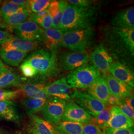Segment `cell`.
Instances as JSON below:
<instances>
[{
    "mask_svg": "<svg viewBox=\"0 0 134 134\" xmlns=\"http://www.w3.org/2000/svg\"><path fill=\"white\" fill-rule=\"evenodd\" d=\"M102 44L112 58L133 70L134 29L106 26L102 30Z\"/></svg>",
    "mask_w": 134,
    "mask_h": 134,
    "instance_id": "1",
    "label": "cell"
},
{
    "mask_svg": "<svg viewBox=\"0 0 134 134\" xmlns=\"http://www.w3.org/2000/svg\"><path fill=\"white\" fill-rule=\"evenodd\" d=\"M96 7H83L68 4L59 29L64 33L79 29L94 27L97 20Z\"/></svg>",
    "mask_w": 134,
    "mask_h": 134,
    "instance_id": "2",
    "label": "cell"
},
{
    "mask_svg": "<svg viewBox=\"0 0 134 134\" xmlns=\"http://www.w3.org/2000/svg\"><path fill=\"white\" fill-rule=\"evenodd\" d=\"M37 72V75L43 79L55 78L59 76L60 67L55 52L41 48L37 49L25 59Z\"/></svg>",
    "mask_w": 134,
    "mask_h": 134,
    "instance_id": "3",
    "label": "cell"
},
{
    "mask_svg": "<svg viewBox=\"0 0 134 134\" xmlns=\"http://www.w3.org/2000/svg\"><path fill=\"white\" fill-rule=\"evenodd\" d=\"M96 35L93 27L68 31L64 34L60 46L74 52L86 54L94 45Z\"/></svg>",
    "mask_w": 134,
    "mask_h": 134,
    "instance_id": "4",
    "label": "cell"
},
{
    "mask_svg": "<svg viewBox=\"0 0 134 134\" xmlns=\"http://www.w3.org/2000/svg\"><path fill=\"white\" fill-rule=\"evenodd\" d=\"M100 75V72L91 63H86L71 71L66 80L72 88H87Z\"/></svg>",
    "mask_w": 134,
    "mask_h": 134,
    "instance_id": "5",
    "label": "cell"
},
{
    "mask_svg": "<svg viewBox=\"0 0 134 134\" xmlns=\"http://www.w3.org/2000/svg\"><path fill=\"white\" fill-rule=\"evenodd\" d=\"M70 96L71 100L94 118L105 108V104L88 92L75 90Z\"/></svg>",
    "mask_w": 134,
    "mask_h": 134,
    "instance_id": "6",
    "label": "cell"
},
{
    "mask_svg": "<svg viewBox=\"0 0 134 134\" xmlns=\"http://www.w3.org/2000/svg\"><path fill=\"white\" fill-rule=\"evenodd\" d=\"M66 102V101L50 96L42 110L43 119L54 126L59 124L61 122Z\"/></svg>",
    "mask_w": 134,
    "mask_h": 134,
    "instance_id": "7",
    "label": "cell"
},
{
    "mask_svg": "<svg viewBox=\"0 0 134 134\" xmlns=\"http://www.w3.org/2000/svg\"><path fill=\"white\" fill-rule=\"evenodd\" d=\"M13 29L18 37L25 40L37 43L45 42L44 29L32 20H26Z\"/></svg>",
    "mask_w": 134,
    "mask_h": 134,
    "instance_id": "8",
    "label": "cell"
},
{
    "mask_svg": "<svg viewBox=\"0 0 134 134\" xmlns=\"http://www.w3.org/2000/svg\"><path fill=\"white\" fill-rule=\"evenodd\" d=\"M59 66L66 71H73L90 61L89 56L86 54L77 52H64L57 58Z\"/></svg>",
    "mask_w": 134,
    "mask_h": 134,
    "instance_id": "9",
    "label": "cell"
},
{
    "mask_svg": "<svg viewBox=\"0 0 134 134\" xmlns=\"http://www.w3.org/2000/svg\"><path fill=\"white\" fill-rule=\"evenodd\" d=\"M94 121V118L88 114L72 101L66 102L61 121H70L86 124Z\"/></svg>",
    "mask_w": 134,
    "mask_h": 134,
    "instance_id": "10",
    "label": "cell"
},
{
    "mask_svg": "<svg viewBox=\"0 0 134 134\" xmlns=\"http://www.w3.org/2000/svg\"><path fill=\"white\" fill-rule=\"evenodd\" d=\"M90 61L97 69L103 73V75L108 72L111 64L113 63V58L106 50L102 43L98 45L89 56Z\"/></svg>",
    "mask_w": 134,
    "mask_h": 134,
    "instance_id": "11",
    "label": "cell"
},
{
    "mask_svg": "<svg viewBox=\"0 0 134 134\" xmlns=\"http://www.w3.org/2000/svg\"><path fill=\"white\" fill-rule=\"evenodd\" d=\"M71 88L72 87L67 82L66 78L63 77L46 85L44 91L50 97H55L68 101L71 100L70 96Z\"/></svg>",
    "mask_w": 134,
    "mask_h": 134,
    "instance_id": "12",
    "label": "cell"
},
{
    "mask_svg": "<svg viewBox=\"0 0 134 134\" xmlns=\"http://www.w3.org/2000/svg\"><path fill=\"white\" fill-rule=\"evenodd\" d=\"M106 81L110 94L119 101L133 94V87L116 79L109 73L106 74Z\"/></svg>",
    "mask_w": 134,
    "mask_h": 134,
    "instance_id": "13",
    "label": "cell"
},
{
    "mask_svg": "<svg viewBox=\"0 0 134 134\" xmlns=\"http://www.w3.org/2000/svg\"><path fill=\"white\" fill-rule=\"evenodd\" d=\"M87 89V92L89 94L106 105H109L111 94L104 75H100Z\"/></svg>",
    "mask_w": 134,
    "mask_h": 134,
    "instance_id": "14",
    "label": "cell"
},
{
    "mask_svg": "<svg viewBox=\"0 0 134 134\" xmlns=\"http://www.w3.org/2000/svg\"><path fill=\"white\" fill-rule=\"evenodd\" d=\"M108 72L117 80L134 87V72L128 66L116 61L111 64Z\"/></svg>",
    "mask_w": 134,
    "mask_h": 134,
    "instance_id": "15",
    "label": "cell"
},
{
    "mask_svg": "<svg viewBox=\"0 0 134 134\" xmlns=\"http://www.w3.org/2000/svg\"><path fill=\"white\" fill-rule=\"evenodd\" d=\"M112 26L134 29V7L131 6L117 12L110 20Z\"/></svg>",
    "mask_w": 134,
    "mask_h": 134,
    "instance_id": "16",
    "label": "cell"
},
{
    "mask_svg": "<svg viewBox=\"0 0 134 134\" xmlns=\"http://www.w3.org/2000/svg\"><path fill=\"white\" fill-rule=\"evenodd\" d=\"M111 116L108 127L114 129H125L134 127V121L125 115L119 108L116 106H112Z\"/></svg>",
    "mask_w": 134,
    "mask_h": 134,
    "instance_id": "17",
    "label": "cell"
},
{
    "mask_svg": "<svg viewBox=\"0 0 134 134\" xmlns=\"http://www.w3.org/2000/svg\"><path fill=\"white\" fill-rule=\"evenodd\" d=\"M46 85L41 81H28L20 86V90L28 98L48 99L50 97L44 91Z\"/></svg>",
    "mask_w": 134,
    "mask_h": 134,
    "instance_id": "18",
    "label": "cell"
},
{
    "mask_svg": "<svg viewBox=\"0 0 134 134\" xmlns=\"http://www.w3.org/2000/svg\"><path fill=\"white\" fill-rule=\"evenodd\" d=\"M1 46V48L13 49L27 54L29 52L37 50L39 47L38 43L25 40L18 36L12 37Z\"/></svg>",
    "mask_w": 134,
    "mask_h": 134,
    "instance_id": "19",
    "label": "cell"
},
{
    "mask_svg": "<svg viewBox=\"0 0 134 134\" xmlns=\"http://www.w3.org/2000/svg\"><path fill=\"white\" fill-rule=\"evenodd\" d=\"M65 1H52L47 8L48 13L52 19V28L59 29L63 15L68 5Z\"/></svg>",
    "mask_w": 134,
    "mask_h": 134,
    "instance_id": "20",
    "label": "cell"
},
{
    "mask_svg": "<svg viewBox=\"0 0 134 134\" xmlns=\"http://www.w3.org/2000/svg\"><path fill=\"white\" fill-rule=\"evenodd\" d=\"M0 118L14 122L19 121L20 116L16 103L9 100L0 101Z\"/></svg>",
    "mask_w": 134,
    "mask_h": 134,
    "instance_id": "21",
    "label": "cell"
},
{
    "mask_svg": "<svg viewBox=\"0 0 134 134\" xmlns=\"http://www.w3.org/2000/svg\"><path fill=\"white\" fill-rule=\"evenodd\" d=\"M29 116L31 126L30 132L34 134H56L53 125L36 115H30Z\"/></svg>",
    "mask_w": 134,
    "mask_h": 134,
    "instance_id": "22",
    "label": "cell"
},
{
    "mask_svg": "<svg viewBox=\"0 0 134 134\" xmlns=\"http://www.w3.org/2000/svg\"><path fill=\"white\" fill-rule=\"evenodd\" d=\"M27 53L13 49H0V57L6 64L16 67L24 60Z\"/></svg>",
    "mask_w": 134,
    "mask_h": 134,
    "instance_id": "23",
    "label": "cell"
},
{
    "mask_svg": "<svg viewBox=\"0 0 134 134\" xmlns=\"http://www.w3.org/2000/svg\"><path fill=\"white\" fill-rule=\"evenodd\" d=\"M64 33L60 29L53 28L44 30V36L47 47L49 50L55 53L62 39Z\"/></svg>",
    "mask_w": 134,
    "mask_h": 134,
    "instance_id": "24",
    "label": "cell"
},
{
    "mask_svg": "<svg viewBox=\"0 0 134 134\" xmlns=\"http://www.w3.org/2000/svg\"><path fill=\"white\" fill-rule=\"evenodd\" d=\"M56 134H83V124L70 121H61L54 126Z\"/></svg>",
    "mask_w": 134,
    "mask_h": 134,
    "instance_id": "25",
    "label": "cell"
},
{
    "mask_svg": "<svg viewBox=\"0 0 134 134\" xmlns=\"http://www.w3.org/2000/svg\"><path fill=\"white\" fill-rule=\"evenodd\" d=\"M47 99L25 98L23 99L21 105L23 106L27 114L34 115V114L42 111L45 105Z\"/></svg>",
    "mask_w": 134,
    "mask_h": 134,
    "instance_id": "26",
    "label": "cell"
},
{
    "mask_svg": "<svg viewBox=\"0 0 134 134\" xmlns=\"http://www.w3.org/2000/svg\"><path fill=\"white\" fill-rule=\"evenodd\" d=\"M29 18L44 30L52 28V19L47 9L37 13L30 14Z\"/></svg>",
    "mask_w": 134,
    "mask_h": 134,
    "instance_id": "27",
    "label": "cell"
},
{
    "mask_svg": "<svg viewBox=\"0 0 134 134\" xmlns=\"http://www.w3.org/2000/svg\"><path fill=\"white\" fill-rule=\"evenodd\" d=\"M24 81L19 74L10 71L0 77V88L20 86Z\"/></svg>",
    "mask_w": 134,
    "mask_h": 134,
    "instance_id": "28",
    "label": "cell"
},
{
    "mask_svg": "<svg viewBox=\"0 0 134 134\" xmlns=\"http://www.w3.org/2000/svg\"><path fill=\"white\" fill-rule=\"evenodd\" d=\"M30 14L29 11L25 9L2 19L5 24L13 29L26 21Z\"/></svg>",
    "mask_w": 134,
    "mask_h": 134,
    "instance_id": "29",
    "label": "cell"
},
{
    "mask_svg": "<svg viewBox=\"0 0 134 134\" xmlns=\"http://www.w3.org/2000/svg\"><path fill=\"white\" fill-rule=\"evenodd\" d=\"M52 1L50 0H30L27 1L25 9L31 14L37 13L46 10Z\"/></svg>",
    "mask_w": 134,
    "mask_h": 134,
    "instance_id": "30",
    "label": "cell"
},
{
    "mask_svg": "<svg viewBox=\"0 0 134 134\" xmlns=\"http://www.w3.org/2000/svg\"><path fill=\"white\" fill-rule=\"evenodd\" d=\"M112 106L106 105L105 108L102 111L94 118V122L101 130H104L108 127V125L111 116V108Z\"/></svg>",
    "mask_w": 134,
    "mask_h": 134,
    "instance_id": "31",
    "label": "cell"
},
{
    "mask_svg": "<svg viewBox=\"0 0 134 134\" xmlns=\"http://www.w3.org/2000/svg\"><path fill=\"white\" fill-rule=\"evenodd\" d=\"M25 9L24 7L16 5L11 1H8L4 2L1 6L0 8V16L3 19Z\"/></svg>",
    "mask_w": 134,
    "mask_h": 134,
    "instance_id": "32",
    "label": "cell"
},
{
    "mask_svg": "<svg viewBox=\"0 0 134 134\" xmlns=\"http://www.w3.org/2000/svg\"><path fill=\"white\" fill-rule=\"evenodd\" d=\"M102 132L99 127L96 124L94 119L91 122L83 124V134H100Z\"/></svg>",
    "mask_w": 134,
    "mask_h": 134,
    "instance_id": "33",
    "label": "cell"
},
{
    "mask_svg": "<svg viewBox=\"0 0 134 134\" xmlns=\"http://www.w3.org/2000/svg\"><path fill=\"white\" fill-rule=\"evenodd\" d=\"M20 69L25 77H33L37 75V71L28 63H23L20 66Z\"/></svg>",
    "mask_w": 134,
    "mask_h": 134,
    "instance_id": "34",
    "label": "cell"
},
{
    "mask_svg": "<svg viewBox=\"0 0 134 134\" xmlns=\"http://www.w3.org/2000/svg\"><path fill=\"white\" fill-rule=\"evenodd\" d=\"M118 107L120 111L127 117L129 118L131 120H133L134 119V110H133L130 107L127 105L124 101H119L115 105Z\"/></svg>",
    "mask_w": 134,
    "mask_h": 134,
    "instance_id": "35",
    "label": "cell"
},
{
    "mask_svg": "<svg viewBox=\"0 0 134 134\" xmlns=\"http://www.w3.org/2000/svg\"><path fill=\"white\" fill-rule=\"evenodd\" d=\"M20 91H3L0 90V101L14 99L20 94Z\"/></svg>",
    "mask_w": 134,
    "mask_h": 134,
    "instance_id": "36",
    "label": "cell"
},
{
    "mask_svg": "<svg viewBox=\"0 0 134 134\" xmlns=\"http://www.w3.org/2000/svg\"><path fill=\"white\" fill-rule=\"evenodd\" d=\"M104 131L106 134H134L133 127L118 129H114L107 127Z\"/></svg>",
    "mask_w": 134,
    "mask_h": 134,
    "instance_id": "37",
    "label": "cell"
},
{
    "mask_svg": "<svg viewBox=\"0 0 134 134\" xmlns=\"http://www.w3.org/2000/svg\"><path fill=\"white\" fill-rule=\"evenodd\" d=\"M69 3L72 5H76L83 7H88L92 6L94 3L92 0H70Z\"/></svg>",
    "mask_w": 134,
    "mask_h": 134,
    "instance_id": "38",
    "label": "cell"
},
{
    "mask_svg": "<svg viewBox=\"0 0 134 134\" xmlns=\"http://www.w3.org/2000/svg\"><path fill=\"white\" fill-rule=\"evenodd\" d=\"M13 37V35L8 31L0 30V45Z\"/></svg>",
    "mask_w": 134,
    "mask_h": 134,
    "instance_id": "39",
    "label": "cell"
},
{
    "mask_svg": "<svg viewBox=\"0 0 134 134\" xmlns=\"http://www.w3.org/2000/svg\"><path fill=\"white\" fill-rule=\"evenodd\" d=\"M125 103L130 107L133 110H134V97L133 94H132L131 95L126 97L124 100H123Z\"/></svg>",
    "mask_w": 134,
    "mask_h": 134,
    "instance_id": "40",
    "label": "cell"
},
{
    "mask_svg": "<svg viewBox=\"0 0 134 134\" xmlns=\"http://www.w3.org/2000/svg\"><path fill=\"white\" fill-rule=\"evenodd\" d=\"M12 71L9 68L5 66L4 64L0 59V77L8 72Z\"/></svg>",
    "mask_w": 134,
    "mask_h": 134,
    "instance_id": "41",
    "label": "cell"
},
{
    "mask_svg": "<svg viewBox=\"0 0 134 134\" xmlns=\"http://www.w3.org/2000/svg\"><path fill=\"white\" fill-rule=\"evenodd\" d=\"M11 1L14 4L24 7L25 8V5H26V3H27V1H24V0H12Z\"/></svg>",
    "mask_w": 134,
    "mask_h": 134,
    "instance_id": "42",
    "label": "cell"
},
{
    "mask_svg": "<svg viewBox=\"0 0 134 134\" xmlns=\"http://www.w3.org/2000/svg\"><path fill=\"white\" fill-rule=\"evenodd\" d=\"M2 24H3V19H2V18H1V16H0V26L2 25Z\"/></svg>",
    "mask_w": 134,
    "mask_h": 134,
    "instance_id": "43",
    "label": "cell"
},
{
    "mask_svg": "<svg viewBox=\"0 0 134 134\" xmlns=\"http://www.w3.org/2000/svg\"><path fill=\"white\" fill-rule=\"evenodd\" d=\"M0 134H5L3 132V131L1 130V129H0Z\"/></svg>",
    "mask_w": 134,
    "mask_h": 134,
    "instance_id": "44",
    "label": "cell"
},
{
    "mask_svg": "<svg viewBox=\"0 0 134 134\" xmlns=\"http://www.w3.org/2000/svg\"><path fill=\"white\" fill-rule=\"evenodd\" d=\"M100 134H106L105 133V132H104V131L103 130L102 132V133H101Z\"/></svg>",
    "mask_w": 134,
    "mask_h": 134,
    "instance_id": "45",
    "label": "cell"
},
{
    "mask_svg": "<svg viewBox=\"0 0 134 134\" xmlns=\"http://www.w3.org/2000/svg\"><path fill=\"white\" fill-rule=\"evenodd\" d=\"M30 134H34V133H31V132H30Z\"/></svg>",
    "mask_w": 134,
    "mask_h": 134,
    "instance_id": "46",
    "label": "cell"
}]
</instances>
